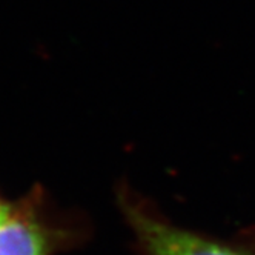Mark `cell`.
<instances>
[{
	"instance_id": "6da1fadb",
	"label": "cell",
	"mask_w": 255,
	"mask_h": 255,
	"mask_svg": "<svg viewBox=\"0 0 255 255\" xmlns=\"http://www.w3.org/2000/svg\"><path fill=\"white\" fill-rule=\"evenodd\" d=\"M143 248L149 255H255V245H229L206 239L143 214L128 211Z\"/></svg>"
},
{
	"instance_id": "7a4b0ae2",
	"label": "cell",
	"mask_w": 255,
	"mask_h": 255,
	"mask_svg": "<svg viewBox=\"0 0 255 255\" xmlns=\"http://www.w3.org/2000/svg\"><path fill=\"white\" fill-rule=\"evenodd\" d=\"M48 254V234L34 215L5 205L0 211V255Z\"/></svg>"
},
{
	"instance_id": "3957f363",
	"label": "cell",
	"mask_w": 255,
	"mask_h": 255,
	"mask_svg": "<svg viewBox=\"0 0 255 255\" xmlns=\"http://www.w3.org/2000/svg\"><path fill=\"white\" fill-rule=\"evenodd\" d=\"M3 206H5L3 203H0V211H2V209H3Z\"/></svg>"
}]
</instances>
